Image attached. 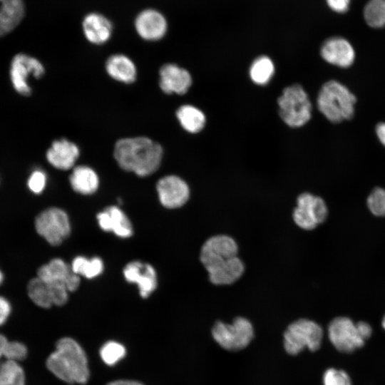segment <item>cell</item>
<instances>
[{
	"instance_id": "484cf974",
	"label": "cell",
	"mask_w": 385,
	"mask_h": 385,
	"mask_svg": "<svg viewBox=\"0 0 385 385\" xmlns=\"http://www.w3.org/2000/svg\"><path fill=\"white\" fill-rule=\"evenodd\" d=\"M176 117L183 129L191 133L200 132L205 124L204 113L192 105L179 107L176 111Z\"/></svg>"
},
{
	"instance_id": "e575fe53",
	"label": "cell",
	"mask_w": 385,
	"mask_h": 385,
	"mask_svg": "<svg viewBox=\"0 0 385 385\" xmlns=\"http://www.w3.org/2000/svg\"><path fill=\"white\" fill-rule=\"evenodd\" d=\"M47 176L44 171L37 169L34 170L27 181V186L31 192L36 195L41 193L46 185Z\"/></svg>"
},
{
	"instance_id": "7a4b0ae2",
	"label": "cell",
	"mask_w": 385,
	"mask_h": 385,
	"mask_svg": "<svg viewBox=\"0 0 385 385\" xmlns=\"http://www.w3.org/2000/svg\"><path fill=\"white\" fill-rule=\"evenodd\" d=\"M50 372L69 384H86L89 378L88 360L82 347L73 339L63 337L46 361Z\"/></svg>"
},
{
	"instance_id": "d4e9b609",
	"label": "cell",
	"mask_w": 385,
	"mask_h": 385,
	"mask_svg": "<svg viewBox=\"0 0 385 385\" xmlns=\"http://www.w3.org/2000/svg\"><path fill=\"white\" fill-rule=\"evenodd\" d=\"M72 189L81 195H91L99 187V178L96 171L87 165H78L73 168L69 176Z\"/></svg>"
},
{
	"instance_id": "44dd1931",
	"label": "cell",
	"mask_w": 385,
	"mask_h": 385,
	"mask_svg": "<svg viewBox=\"0 0 385 385\" xmlns=\"http://www.w3.org/2000/svg\"><path fill=\"white\" fill-rule=\"evenodd\" d=\"M82 28L86 38L93 44H103L112 36L111 21L99 13L88 14L83 20Z\"/></svg>"
},
{
	"instance_id": "603a6c76",
	"label": "cell",
	"mask_w": 385,
	"mask_h": 385,
	"mask_svg": "<svg viewBox=\"0 0 385 385\" xmlns=\"http://www.w3.org/2000/svg\"><path fill=\"white\" fill-rule=\"evenodd\" d=\"M106 71L114 80L129 84L135 82L137 69L133 61L124 54H113L106 62Z\"/></svg>"
},
{
	"instance_id": "9c48e42d",
	"label": "cell",
	"mask_w": 385,
	"mask_h": 385,
	"mask_svg": "<svg viewBox=\"0 0 385 385\" xmlns=\"http://www.w3.org/2000/svg\"><path fill=\"white\" fill-rule=\"evenodd\" d=\"M328 337L335 349L343 353H351L362 347L366 342L356 323L346 317H338L330 322Z\"/></svg>"
},
{
	"instance_id": "d6a6232c",
	"label": "cell",
	"mask_w": 385,
	"mask_h": 385,
	"mask_svg": "<svg viewBox=\"0 0 385 385\" xmlns=\"http://www.w3.org/2000/svg\"><path fill=\"white\" fill-rule=\"evenodd\" d=\"M367 206L373 215L385 216V189L375 188L367 197Z\"/></svg>"
},
{
	"instance_id": "e0dca14e",
	"label": "cell",
	"mask_w": 385,
	"mask_h": 385,
	"mask_svg": "<svg viewBox=\"0 0 385 385\" xmlns=\"http://www.w3.org/2000/svg\"><path fill=\"white\" fill-rule=\"evenodd\" d=\"M159 86L166 94H185L192 84V77L185 68L174 63H166L159 71Z\"/></svg>"
},
{
	"instance_id": "4316f807",
	"label": "cell",
	"mask_w": 385,
	"mask_h": 385,
	"mask_svg": "<svg viewBox=\"0 0 385 385\" xmlns=\"http://www.w3.org/2000/svg\"><path fill=\"white\" fill-rule=\"evenodd\" d=\"M71 266L76 274L88 279L99 276L104 269L102 260L98 257L88 259L83 256H77L73 260Z\"/></svg>"
},
{
	"instance_id": "d590c367",
	"label": "cell",
	"mask_w": 385,
	"mask_h": 385,
	"mask_svg": "<svg viewBox=\"0 0 385 385\" xmlns=\"http://www.w3.org/2000/svg\"><path fill=\"white\" fill-rule=\"evenodd\" d=\"M11 312V306L9 300L0 295V327L8 320Z\"/></svg>"
},
{
	"instance_id": "f35d334b",
	"label": "cell",
	"mask_w": 385,
	"mask_h": 385,
	"mask_svg": "<svg viewBox=\"0 0 385 385\" xmlns=\"http://www.w3.org/2000/svg\"><path fill=\"white\" fill-rule=\"evenodd\" d=\"M375 132L380 143L385 146V122L379 123L376 126Z\"/></svg>"
},
{
	"instance_id": "74e56055",
	"label": "cell",
	"mask_w": 385,
	"mask_h": 385,
	"mask_svg": "<svg viewBox=\"0 0 385 385\" xmlns=\"http://www.w3.org/2000/svg\"><path fill=\"white\" fill-rule=\"evenodd\" d=\"M356 325L361 335L364 339V340L366 341L368 339H369V337L372 334L371 327L367 322L361 321L356 322Z\"/></svg>"
},
{
	"instance_id": "4dcf8cb0",
	"label": "cell",
	"mask_w": 385,
	"mask_h": 385,
	"mask_svg": "<svg viewBox=\"0 0 385 385\" xmlns=\"http://www.w3.org/2000/svg\"><path fill=\"white\" fill-rule=\"evenodd\" d=\"M125 349L121 344L110 341L106 342L100 350L102 360L109 366L114 365L125 355Z\"/></svg>"
},
{
	"instance_id": "cb8c5ba5",
	"label": "cell",
	"mask_w": 385,
	"mask_h": 385,
	"mask_svg": "<svg viewBox=\"0 0 385 385\" xmlns=\"http://www.w3.org/2000/svg\"><path fill=\"white\" fill-rule=\"evenodd\" d=\"M24 14L23 0H0V37L13 31Z\"/></svg>"
},
{
	"instance_id": "60d3db41",
	"label": "cell",
	"mask_w": 385,
	"mask_h": 385,
	"mask_svg": "<svg viewBox=\"0 0 385 385\" xmlns=\"http://www.w3.org/2000/svg\"><path fill=\"white\" fill-rule=\"evenodd\" d=\"M9 339L3 334L0 333V362L4 359V353Z\"/></svg>"
},
{
	"instance_id": "6da1fadb",
	"label": "cell",
	"mask_w": 385,
	"mask_h": 385,
	"mask_svg": "<svg viewBox=\"0 0 385 385\" xmlns=\"http://www.w3.org/2000/svg\"><path fill=\"white\" fill-rule=\"evenodd\" d=\"M163 155L160 144L145 136L120 139L113 149V156L119 167L140 177H146L157 171Z\"/></svg>"
},
{
	"instance_id": "2e32d148",
	"label": "cell",
	"mask_w": 385,
	"mask_h": 385,
	"mask_svg": "<svg viewBox=\"0 0 385 385\" xmlns=\"http://www.w3.org/2000/svg\"><path fill=\"white\" fill-rule=\"evenodd\" d=\"M135 28L143 39L155 41L163 38L168 31L165 17L158 11L145 9L136 16Z\"/></svg>"
},
{
	"instance_id": "4fadbf2b",
	"label": "cell",
	"mask_w": 385,
	"mask_h": 385,
	"mask_svg": "<svg viewBox=\"0 0 385 385\" xmlns=\"http://www.w3.org/2000/svg\"><path fill=\"white\" fill-rule=\"evenodd\" d=\"M125 280L138 285L143 298L148 297L158 287L157 274L152 265L140 261L128 263L123 270Z\"/></svg>"
},
{
	"instance_id": "277c9868",
	"label": "cell",
	"mask_w": 385,
	"mask_h": 385,
	"mask_svg": "<svg viewBox=\"0 0 385 385\" xmlns=\"http://www.w3.org/2000/svg\"><path fill=\"white\" fill-rule=\"evenodd\" d=\"M324 332L317 322L308 319H299L288 325L283 334V344L287 353L296 355L307 348L318 350L322 342Z\"/></svg>"
},
{
	"instance_id": "30bf717a",
	"label": "cell",
	"mask_w": 385,
	"mask_h": 385,
	"mask_svg": "<svg viewBox=\"0 0 385 385\" xmlns=\"http://www.w3.org/2000/svg\"><path fill=\"white\" fill-rule=\"evenodd\" d=\"M45 69L43 64L36 58L24 53L14 56L9 70L10 79L14 90L22 96H29L31 93L28 78L32 75L35 78L43 76Z\"/></svg>"
},
{
	"instance_id": "8fae6325",
	"label": "cell",
	"mask_w": 385,
	"mask_h": 385,
	"mask_svg": "<svg viewBox=\"0 0 385 385\" xmlns=\"http://www.w3.org/2000/svg\"><path fill=\"white\" fill-rule=\"evenodd\" d=\"M238 245L233 237L220 234L209 237L202 244L200 260L205 270L237 256Z\"/></svg>"
},
{
	"instance_id": "7c38bea8",
	"label": "cell",
	"mask_w": 385,
	"mask_h": 385,
	"mask_svg": "<svg viewBox=\"0 0 385 385\" xmlns=\"http://www.w3.org/2000/svg\"><path fill=\"white\" fill-rule=\"evenodd\" d=\"M156 189L160 203L168 209L183 206L190 195V188L187 183L175 175L160 178L157 183Z\"/></svg>"
},
{
	"instance_id": "7bdbcfd3",
	"label": "cell",
	"mask_w": 385,
	"mask_h": 385,
	"mask_svg": "<svg viewBox=\"0 0 385 385\" xmlns=\"http://www.w3.org/2000/svg\"><path fill=\"white\" fill-rule=\"evenodd\" d=\"M381 326L384 328V329L385 330V314L383 317V319H382V321H381Z\"/></svg>"
},
{
	"instance_id": "836d02e7",
	"label": "cell",
	"mask_w": 385,
	"mask_h": 385,
	"mask_svg": "<svg viewBox=\"0 0 385 385\" xmlns=\"http://www.w3.org/2000/svg\"><path fill=\"white\" fill-rule=\"evenodd\" d=\"M323 385H352L349 374L342 369H327L322 377Z\"/></svg>"
},
{
	"instance_id": "ffe728a7",
	"label": "cell",
	"mask_w": 385,
	"mask_h": 385,
	"mask_svg": "<svg viewBox=\"0 0 385 385\" xmlns=\"http://www.w3.org/2000/svg\"><path fill=\"white\" fill-rule=\"evenodd\" d=\"M26 289L30 299L41 308L58 306L62 299V293L58 286L46 282L37 276L29 280Z\"/></svg>"
},
{
	"instance_id": "83f0119b",
	"label": "cell",
	"mask_w": 385,
	"mask_h": 385,
	"mask_svg": "<svg viewBox=\"0 0 385 385\" xmlns=\"http://www.w3.org/2000/svg\"><path fill=\"white\" fill-rule=\"evenodd\" d=\"M0 385H26V374L20 363L0 362Z\"/></svg>"
},
{
	"instance_id": "3957f363",
	"label": "cell",
	"mask_w": 385,
	"mask_h": 385,
	"mask_svg": "<svg viewBox=\"0 0 385 385\" xmlns=\"http://www.w3.org/2000/svg\"><path fill=\"white\" fill-rule=\"evenodd\" d=\"M356 98L341 82L331 80L323 84L317 98L320 113L334 123L351 119L355 111Z\"/></svg>"
},
{
	"instance_id": "9a60e30c",
	"label": "cell",
	"mask_w": 385,
	"mask_h": 385,
	"mask_svg": "<svg viewBox=\"0 0 385 385\" xmlns=\"http://www.w3.org/2000/svg\"><path fill=\"white\" fill-rule=\"evenodd\" d=\"M36 274L38 277L44 281L65 284L68 292L76 291L81 282L79 276L73 271L71 266L60 258L52 259L41 265Z\"/></svg>"
},
{
	"instance_id": "ab89813d",
	"label": "cell",
	"mask_w": 385,
	"mask_h": 385,
	"mask_svg": "<svg viewBox=\"0 0 385 385\" xmlns=\"http://www.w3.org/2000/svg\"><path fill=\"white\" fill-rule=\"evenodd\" d=\"M106 385H143L139 381L133 380H116L111 381Z\"/></svg>"
},
{
	"instance_id": "ba28073f",
	"label": "cell",
	"mask_w": 385,
	"mask_h": 385,
	"mask_svg": "<svg viewBox=\"0 0 385 385\" xmlns=\"http://www.w3.org/2000/svg\"><path fill=\"white\" fill-rule=\"evenodd\" d=\"M327 206L321 197L309 192L301 193L297 197L292 217L294 223L301 229L314 230L327 219Z\"/></svg>"
},
{
	"instance_id": "f1b7e54d",
	"label": "cell",
	"mask_w": 385,
	"mask_h": 385,
	"mask_svg": "<svg viewBox=\"0 0 385 385\" xmlns=\"http://www.w3.org/2000/svg\"><path fill=\"white\" fill-rule=\"evenodd\" d=\"M274 72L272 61L266 56H259L252 62L250 68V76L252 81L259 85L267 84Z\"/></svg>"
},
{
	"instance_id": "f546056e",
	"label": "cell",
	"mask_w": 385,
	"mask_h": 385,
	"mask_svg": "<svg viewBox=\"0 0 385 385\" xmlns=\"http://www.w3.org/2000/svg\"><path fill=\"white\" fill-rule=\"evenodd\" d=\"M364 18L370 27L385 26V0H369L364 8Z\"/></svg>"
},
{
	"instance_id": "52a82bcc",
	"label": "cell",
	"mask_w": 385,
	"mask_h": 385,
	"mask_svg": "<svg viewBox=\"0 0 385 385\" xmlns=\"http://www.w3.org/2000/svg\"><path fill=\"white\" fill-rule=\"evenodd\" d=\"M34 227L36 232L52 246L60 245L71 233L68 215L56 207H48L38 213Z\"/></svg>"
},
{
	"instance_id": "d6986e66",
	"label": "cell",
	"mask_w": 385,
	"mask_h": 385,
	"mask_svg": "<svg viewBox=\"0 0 385 385\" xmlns=\"http://www.w3.org/2000/svg\"><path fill=\"white\" fill-rule=\"evenodd\" d=\"M97 221L101 230L128 238L133 235L132 224L126 215L117 206H109L98 213Z\"/></svg>"
},
{
	"instance_id": "1f68e13d",
	"label": "cell",
	"mask_w": 385,
	"mask_h": 385,
	"mask_svg": "<svg viewBox=\"0 0 385 385\" xmlns=\"http://www.w3.org/2000/svg\"><path fill=\"white\" fill-rule=\"evenodd\" d=\"M28 356L26 345L18 340H9L4 353V359L20 363Z\"/></svg>"
},
{
	"instance_id": "5b68a950",
	"label": "cell",
	"mask_w": 385,
	"mask_h": 385,
	"mask_svg": "<svg viewBox=\"0 0 385 385\" xmlns=\"http://www.w3.org/2000/svg\"><path fill=\"white\" fill-rule=\"evenodd\" d=\"M277 103L281 118L290 127H301L311 118V101L304 89L299 84L286 87L278 98Z\"/></svg>"
},
{
	"instance_id": "b9f144b4",
	"label": "cell",
	"mask_w": 385,
	"mask_h": 385,
	"mask_svg": "<svg viewBox=\"0 0 385 385\" xmlns=\"http://www.w3.org/2000/svg\"><path fill=\"white\" fill-rule=\"evenodd\" d=\"M4 281V274L2 273V272L0 270V284H2Z\"/></svg>"
},
{
	"instance_id": "7402d4cb",
	"label": "cell",
	"mask_w": 385,
	"mask_h": 385,
	"mask_svg": "<svg viewBox=\"0 0 385 385\" xmlns=\"http://www.w3.org/2000/svg\"><path fill=\"white\" fill-rule=\"evenodd\" d=\"M245 264L237 256L207 269L210 282L215 285H230L245 272Z\"/></svg>"
},
{
	"instance_id": "ac0fdd59",
	"label": "cell",
	"mask_w": 385,
	"mask_h": 385,
	"mask_svg": "<svg viewBox=\"0 0 385 385\" xmlns=\"http://www.w3.org/2000/svg\"><path fill=\"white\" fill-rule=\"evenodd\" d=\"M79 155L78 146L66 138L54 140L46 153V158L49 164L61 170L73 168Z\"/></svg>"
},
{
	"instance_id": "8992f818",
	"label": "cell",
	"mask_w": 385,
	"mask_h": 385,
	"mask_svg": "<svg viewBox=\"0 0 385 385\" xmlns=\"http://www.w3.org/2000/svg\"><path fill=\"white\" fill-rule=\"evenodd\" d=\"M213 339L228 351H240L247 347L254 338V327L244 317H235L231 324L216 322L211 330Z\"/></svg>"
},
{
	"instance_id": "5bb4252c",
	"label": "cell",
	"mask_w": 385,
	"mask_h": 385,
	"mask_svg": "<svg viewBox=\"0 0 385 385\" xmlns=\"http://www.w3.org/2000/svg\"><path fill=\"white\" fill-rule=\"evenodd\" d=\"M322 58L333 66L346 68L354 62L356 53L349 41L341 36H334L324 41L320 48Z\"/></svg>"
},
{
	"instance_id": "8d00e7d4",
	"label": "cell",
	"mask_w": 385,
	"mask_h": 385,
	"mask_svg": "<svg viewBox=\"0 0 385 385\" xmlns=\"http://www.w3.org/2000/svg\"><path fill=\"white\" fill-rule=\"evenodd\" d=\"M351 0H326L328 6L334 11L344 14L349 10Z\"/></svg>"
}]
</instances>
